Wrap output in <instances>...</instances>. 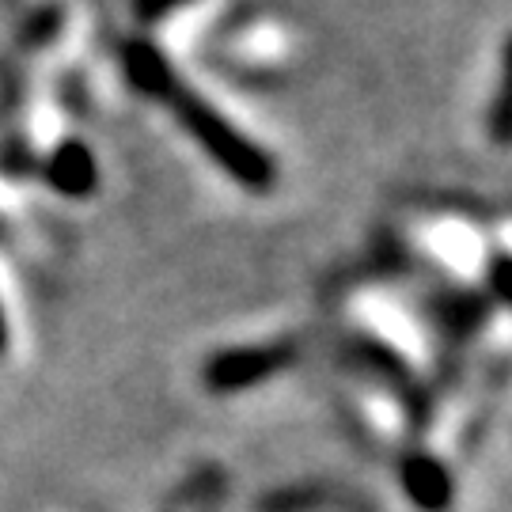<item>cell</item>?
Wrapping results in <instances>:
<instances>
[{
	"label": "cell",
	"mask_w": 512,
	"mask_h": 512,
	"mask_svg": "<svg viewBox=\"0 0 512 512\" xmlns=\"http://www.w3.org/2000/svg\"><path fill=\"white\" fill-rule=\"evenodd\" d=\"M156 99H164L167 107H171V114L179 118V126L202 145L205 156H209L228 179H236L243 190H255V194L274 190V183H277L274 156L262 145H255L243 129L232 126L213 103H205L198 92H190L179 76H171Z\"/></svg>",
	"instance_id": "obj_1"
},
{
	"label": "cell",
	"mask_w": 512,
	"mask_h": 512,
	"mask_svg": "<svg viewBox=\"0 0 512 512\" xmlns=\"http://www.w3.org/2000/svg\"><path fill=\"white\" fill-rule=\"evenodd\" d=\"M349 365L357 368V372H365L372 384L387 387V391L395 395V403L403 406L406 421H410L414 429H425V425H429V418H433V395H429V387L410 372V365L403 361V353H395L391 346L368 338V334H357V338L349 342Z\"/></svg>",
	"instance_id": "obj_2"
},
{
	"label": "cell",
	"mask_w": 512,
	"mask_h": 512,
	"mask_svg": "<svg viewBox=\"0 0 512 512\" xmlns=\"http://www.w3.org/2000/svg\"><path fill=\"white\" fill-rule=\"evenodd\" d=\"M296 342H258V346H232L213 353L202 365V384L213 395H236L289 372L296 361Z\"/></svg>",
	"instance_id": "obj_3"
},
{
	"label": "cell",
	"mask_w": 512,
	"mask_h": 512,
	"mask_svg": "<svg viewBox=\"0 0 512 512\" xmlns=\"http://www.w3.org/2000/svg\"><path fill=\"white\" fill-rule=\"evenodd\" d=\"M399 490L418 512H452L456 509V471L429 448H406L399 456Z\"/></svg>",
	"instance_id": "obj_4"
},
{
	"label": "cell",
	"mask_w": 512,
	"mask_h": 512,
	"mask_svg": "<svg viewBox=\"0 0 512 512\" xmlns=\"http://www.w3.org/2000/svg\"><path fill=\"white\" fill-rule=\"evenodd\" d=\"M486 133L494 145H512V35L501 42V69H497L490 110H486Z\"/></svg>",
	"instance_id": "obj_5"
},
{
	"label": "cell",
	"mask_w": 512,
	"mask_h": 512,
	"mask_svg": "<svg viewBox=\"0 0 512 512\" xmlns=\"http://www.w3.org/2000/svg\"><path fill=\"white\" fill-rule=\"evenodd\" d=\"M486 285L497 304L512 311V251H494L486 258Z\"/></svg>",
	"instance_id": "obj_6"
},
{
	"label": "cell",
	"mask_w": 512,
	"mask_h": 512,
	"mask_svg": "<svg viewBox=\"0 0 512 512\" xmlns=\"http://www.w3.org/2000/svg\"><path fill=\"white\" fill-rule=\"evenodd\" d=\"M190 0H137V16L141 19H164L171 16L175 8H183Z\"/></svg>",
	"instance_id": "obj_7"
},
{
	"label": "cell",
	"mask_w": 512,
	"mask_h": 512,
	"mask_svg": "<svg viewBox=\"0 0 512 512\" xmlns=\"http://www.w3.org/2000/svg\"><path fill=\"white\" fill-rule=\"evenodd\" d=\"M8 346V323H4V315H0V353Z\"/></svg>",
	"instance_id": "obj_8"
}]
</instances>
